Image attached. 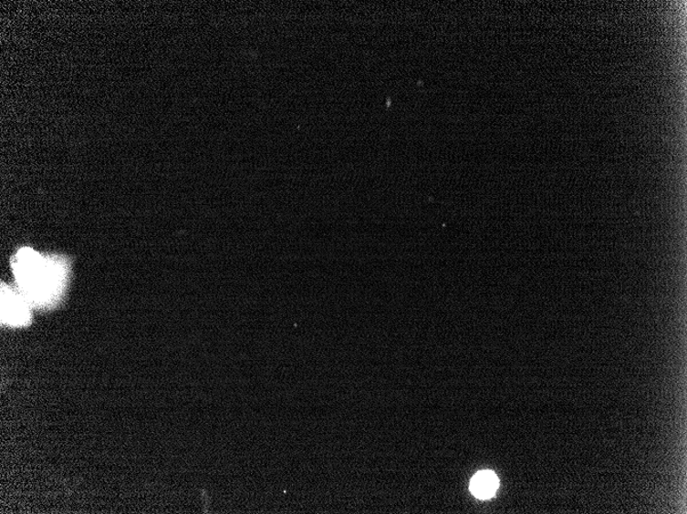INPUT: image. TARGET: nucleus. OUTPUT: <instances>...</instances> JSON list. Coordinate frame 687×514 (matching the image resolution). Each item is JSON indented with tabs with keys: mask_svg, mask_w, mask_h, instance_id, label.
<instances>
[{
	"mask_svg": "<svg viewBox=\"0 0 687 514\" xmlns=\"http://www.w3.org/2000/svg\"><path fill=\"white\" fill-rule=\"evenodd\" d=\"M12 267L19 291L31 307L47 309L58 304L68 279L63 260L24 248L14 257Z\"/></svg>",
	"mask_w": 687,
	"mask_h": 514,
	"instance_id": "obj_1",
	"label": "nucleus"
},
{
	"mask_svg": "<svg viewBox=\"0 0 687 514\" xmlns=\"http://www.w3.org/2000/svg\"><path fill=\"white\" fill-rule=\"evenodd\" d=\"M2 324L10 328H22L31 322V305L20 291L2 283Z\"/></svg>",
	"mask_w": 687,
	"mask_h": 514,
	"instance_id": "obj_2",
	"label": "nucleus"
},
{
	"mask_svg": "<svg viewBox=\"0 0 687 514\" xmlns=\"http://www.w3.org/2000/svg\"><path fill=\"white\" fill-rule=\"evenodd\" d=\"M498 478L492 471H481L472 479L471 491L480 499H488L495 494L498 488Z\"/></svg>",
	"mask_w": 687,
	"mask_h": 514,
	"instance_id": "obj_3",
	"label": "nucleus"
}]
</instances>
